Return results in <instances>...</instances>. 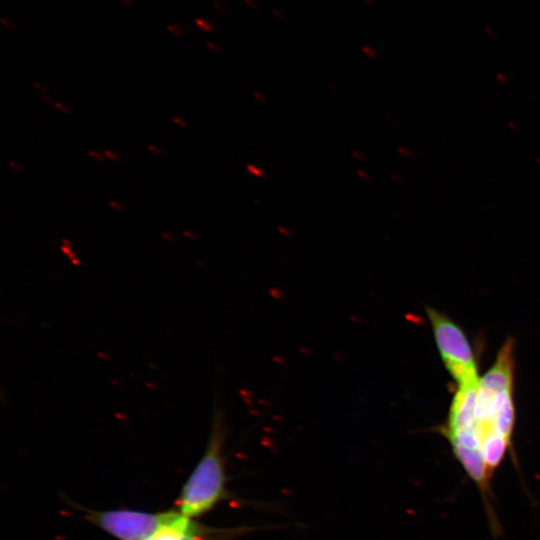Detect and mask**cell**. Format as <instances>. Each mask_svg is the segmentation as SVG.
Segmentation results:
<instances>
[{
    "instance_id": "obj_1",
    "label": "cell",
    "mask_w": 540,
    "mask_h": 540,
    "mask_svg": "<svg viewBox=\"0 0 540 540\" xmlns=\"http://www.w3.org/2000/svg\"><path fill=\"white\" fill-rule=\"evenodd\" d=\"M514 367V340L508 338L494 364L480 377L476 393V434L485 470L492 481L512 448Z\"/></svg>"
},
{
    "instance_id": "obj_2",
    "label": "cell",
    "mask_w": 540,
    "mask_h": 540,
    "mask_svg": "<svg viewBox=\"0 0 540 540\" xmlns=\"http://www.w3.org/2000/svg\"><path fill=\"white\" fill-rule=\"evenodd\" d=\"M223 412L214 404L209 439L201 459L183 485L176 501L178 511L188 518L202 516L231 498L226 486Z\"/></svg>"
},
{
    "instance_id": "obj_3",
    "label": "cell",
    "mask_w": 540,
    "mask_h": 540,
    "mask_svg": "<svg viewBox=\"0 0 540 540\" xmlns=\"http://www.w3.org/2000/svg\"><path fill=\"white\" fill-rule=\"evenodd\" d=\"M441 359L457 387L479 385L472 346L463 329L444 313L426 308Z\"/></svg>"
},
{
    "instance_id": "obj_4",
    "label": "cell",
    "mask_w": 540,
    "mask_h": 540,
    "mask_svg": "<svg viewBox=\"0 0 540 540\" xmlns=\"http://www.w3.org/2000/svg\"><path fill=\"white\" fill-rule=\"evenodd\" d=\"M180 512L149 513L127 509L87 511L86 518L118 540H146Z\"/></svg>"
},
{
    "instance_id": "obj_5",
    "label": "cell",
    "mask_w": 540,
    "mask_h": 540,
    "mask_svg": "<svg viewBox=\"0 0 540 540\" xmlns=\"http://www.w3.org/2000/svg\"><path fill=\"white\" fill-rule=\"evenodd\" d=\"M193 522L179 513L172 521L161 527L146 540H182Z\"/></svg>"
},
{
    "instance_id": "obj_6",
    "label": "cell",
    "mask_w": 540,
    "mask_h": 540,
    "mask_svg": "<svg viewBox=\"0 0 540 540\" xmlns=\"http://www.w3.org/2000/svg\"><path fill=\"white\" fill-rule=\"evenodd\" d=\"M246 170L247 172L256 177V178H264L265 177V172L259 168L258 166L252 164V163H249L246 165Z\"/></svg>"
},
{
    "instance_id": "obj_7",
    "label": "cell",
    "mask_w": 540,
    "mask_h": 540,
    "mask_svg": "<svg viewBox=\"0 0 540 540\" xmlns=\"http://www.w3.org/2000/svg\"><path fill=\"white\" fill-rule=\"evenodd\" d=\"M166 29L174 36H182L184 34V30L176 24L167 25Z\"/></svg>"
},
{
    "instance_id": "obj_8",
    "label": "cell",
    "mask_w": 540,
    "mask_h": 540,
    "mask_svg": "<svg viewBox=\"0 0 540 540\" xmlns=\"http://www.w3.org/2000/svg\"><path fill=\"white\" fill-rule=\"evenodd\" d=\"M0 23H1L2 26H4L5 28L11 29V30H15V29H16V24L13 23L11 20L6 19V18H4V17H2V18L0 19Z\"/></svg>"
},
{
    "instance_id": "obj_9",
    "label": "cell",
    "mask_w": 540,
    "mask_h": 540,
    "mask_svg": "<svg viewBox=\"0 0 540 540\" xmlns=\"http://www.w3.org/2000/svg\"><path fill=\"white\" fill-rule=\"evenodd\" d=\"M356 174H357V176H358L359 178H361V179L364 180V181H369V179H370V176H369V174H368L366 171L358 170V171L356 172Z\"/></svg>"
},
{
    "instance_id": "obj_10",
    "label": "cell",
    "mask_w": 540,
    "mask_h": 540,
    "mask_svg": "<svg viewBox=\"0 0 540 540\" xmlns=\"http://www.w3.org/2000/svg\"><path fill=\"white\" fill-rule=\"evenodd\" d=\"M351 154L358 161H363L365 158L364 154H362L360 151H357V150H353Z\"/></svg>"
},
{
    "instance_id": "obj_11",
    "label": "cell",
    "mask_w": 540,
    "mask_h": 540,
    "mask_svg": "<svg viewBox=\"0 0 540 540\" xmlns=\"http://www.w3.org/2000/svg\"><path fill=\"white\" fill-rule=\"evenodd\" d=\"M253 95L256 98V100H258L259 102L264 103L267 101V97L261 94L260 92H254Z\"/></svg>"
},
{
    "instance_id": "obj_12",
    "label": "cell",
    "mask_w": 540,
    "mask_h": 540,
    "mask_svg": "<svg viewBox=\"0 0 540 540\" xmlns=\"http://www.w3.org/2000/svg\"><path fill=\"white\" fill-rule=\"evenodd\" d=\"M88 154H89V156L95 158L96 160H103L104 159V156H102L100 153H98L96 151H89Z\"/></svg>"
},
{
    "instance_id": "obj_13",
    "label": "cell",
    "mask_w": 540,
    "mask_h": 540,
    "mask_svg": "<svg viewBox=\"0 0 540 540\" xmlns=\"http://www.w3.org/2000/svg\"><path fill=\"white\" fill-rule=\"evenodd\" d=\"M105 154L108 158L112 159V160H117L118 159V156L114 153H112L111 151L109 150H106L105 151Z\"/></svg>"
},
{
    "instance_id": "obj_14",
    "label": "cell",
    "mask_w": 540,
    "mask_h": 540,
    "mask_svg": "<svg viewBox=\"0 0 540 540\" xmlns=\"http://www.w3.org/2000/svg\"><path fill=\"white\" fill-rule=\"evenodd\" d=\"M54 105H55L57 108H59L60 110H62L63 112H65V113L69 111V109H68L66 106L61 105V104L58 103V102H55Z\"/></svg>"
},
{
    "instance_id": "obj_15",
    "label": "cell",
    "mask_w": 540,
    "mask_h": 540,
    "mask_svg": "<svg viewBox=\"0 0 540 540\" xmlns=\"http://www.w3.org/2000/svg\"><path fill=\"white\" fill-rule=\"evenodd\" d=\"M173 120H174V122H176L178 125H180V126H182V127H185V126H186L185 122H182V121H181L179 118H177V117H174Z\"/></svg>"
},
{
    "instance_id": "obj_16",
    "label": "cell",
    "mask_w": 540,
    "mask_h": 540,
    "mask_svg": "<svg viewBox=\"0 0 540 540\" xmlns=\"http://www.w3.org/2000/svg\"><path fill=\"white\" fill-rule=\"evenodd\" d=\"M110 205L118 210H122V206L116 202H110Z\"/></svg>"
},
{
    "instance_id": "obj_17",
    "label": "cell",
    "mask_w": 540,
    "mask_h": 540,
    "mask_svg": "<svg viewBox=\"0 0 540 540\" xmlns=\"http://www.w3.org/2000/svg\"><path fill=\"white\" fill-rule=\"evenodd\" d=\"M148 148H149L150 150L154 151L156 154H159V153H160V150H159V149H156V147L153 146V145H149Z\"/></svg>"
},
{
    "instance_id": "obj_18",
    "label": "cell",
    "mask_w": 540,
    "mask_h": 540,
    "mask_svg": "<svg viewBox=\"0 0 540 540\" xmlns=\"http://www.w3.org/2000/svg\"><path fill=\"white\" fill-rule=\"evenodd\" d=\"M119 1L124 5H130L131 4L130 0H119Z\"/></svg>"
}]
</instances>
